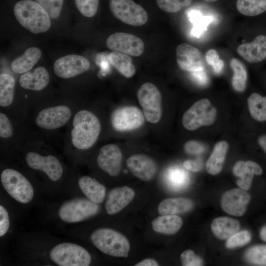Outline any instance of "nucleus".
<instances>
[{
  "label": "nucleus",
  "mask_w": 266,
  "mask_h": 266,
  "mask_svg": "<svg viewBox=\"0 0 266 266\" xmlns=\"http://www.w3.org/2000/svg\"><path fill=\"white\" fill-rule=\"evenodd\" d=\"M238 54L249 63H258L266 57V36L259 35L249 43L240 44L237 48Z\"/></svg>",
  "instance_id": "aec40b11"
},
{
  "label": "nucleus",
  "mask_w": 266,
  "mask_h": 266,
  "mask_svg": "<svg viewBox=\"0 0 266 266\" xmlns=\"http://www.w3.org/2000/svg\"><path fill=\"white\" fill-rule=\"evenodd\" d=\"M190 19L194 24L200 21L203 16L198 11H192L189 14Z\"/></svg>",
  "instance_id": "8fccbe9b"
},
{
  "label": "nucleus",
  "mask_w": 266,
  "mask_h": 266,
  "mask_svg": "<svg viewBox=\"0 0 266 266\" xmlns=\"http://www.w3.org/2000/svg\"><path fill=\"white\" fill-rule=\"evenodd\" d=\"M26 160L31 168L44 172L53 181L58 180L63 175L62 166L59 160L54 156H43L30 152L27 154Z\"/></svg>",
  "instance_id": "ddd939ff"
},
{
  "label": "nucleus",
  "mask_w": 266,
  "mask_h": 266,
  "mask_svg": "<svg viewBox=\"0 0 266 266\" xmlns=\"http://www.w3.org/2000/svg\"><path fill=\"white\" fill-rule=\"evenodd\" d=\"M78 183L80 190L88 199L98 204L103 202L106 189L97 180L88 176H83L79 178Z\"/></svg>",
  "instance_id": "5701e85b"
},
{
  "label": "nucleus",
  "mask_w": 266,
  "mask_h": 266,
  "mask_svg": "<svg viewBox=\"0 0 266 266\" xmlns=\"http://www.w3.org/2000/svg\"><path fill=\"white\" fill-rule=\"evenodd\" d=\"M182 224V218L178 215H161L152 221V227L156 233L173 234L180 229Z\"/></svg>",
  "instance_id": "bb28decb"
},
{
  "label": "nucleus",
  "mask_w": 266,
  "mask_h": 266,
  "mask_svg": "<svg viewBox=\"0 0 266 266\" xmlns=\"http://www.w3.org/2000/svg\"><path fill=\"white\" fill-rule=\"evenodd\" d=\"M193 206V202L189 199L168 198L160 202L158 211L160 215H176L188 212Z\"/></svg>",
  "instance_id": "393cba45"
},
{
  "label": "nucleus",
  "mask_w": 266,
  "mask_h": 266,
  "mask_svg": "<svg viewBox=\"0 0 266 266\" xmlns=\"http://www.w3.org/2000/svg\"><path fill=\"white\" fill-rule=\"evenodd\" d=\"M49 257L60 266H88L91 262L89 252L84 247L74 243L65 242L54 246Z\"/></svg>",
  "instance_id": "20e7f679"
},
{
  "label": "nucleus",
  "mask_w": 266,
  "mask_h": 266,
  "mask_svg": "<svg viewBox=\"0 0 266 266\" xmlns=\"http://www.w3.org/2000/svg\"><path fill=\"white\" fill-rule=\"evenodd\" d=\"M211 17L206 16L194 24L192 33L195 36L199 37L206 30L208 24L211 22Z\"/></svg>",
  "instance_id": "c03bdc74"
},
{
  "label": "nucleus",
  "mask_w": 266,
  "mask_h": 266,
  "mask_svg": "<svg viewBox=\"0 0 266 266\" xmlns=\"http://www.w3.org/2000/svg\"><path fill=\"white\" fill-rule=\"evenodd\" d=\"M108 49L133 57L140 56L144 50V44L139 37L129 33H116L106 40Z\"/></svg>",
  "instance_id": "9b49d317"
},
{
  "label": "nucleus",
  "mask_w": 266,
  "mask_h": 266,
  "mask_svg": "<svg viewBox=\"0 0 266 266\" xmlns=\"http://www.w3.org/2000/svg\"><path fill=\"white\" fill-rule=\"evenodd\" d=\"M126 165L135 177L144 181L152 180L156 174L158 168L153 159L142 154L130 157L126 161Z\"/></svg>",
  "instance_id": "f3484780"
},
{
  "label": "nucleus",
  "mask_w": 266,
  "mask_h": 266,
  "mask_svg": "<svg viewBox=\"0 0 266 266\" xmlns=\"http://www.w3.org/2000/svg\"><path fill=\"white\" fill-rule=\"evenodd\" d=\"M193 79L199 85L205 86L208 83V77L204 68L191 72Z\"/></svg>",
  "instance_id": "49530a36"
},
{
  "label": "nucleus",
  "mask_w": 266,
  "mask_h": 266,
  "mask_svg": "<svg viewBox=\"0 0 266 266\" xmlns=\"http://www.w3.org/2000/svg\"><path fill=\"white\" fill-rule=\"evenodd\" d=\"M109 8L116 18L131 26H142L148 19L145 10L132 0H110Z\"/></svg>",
  "instance_id": "1a4fd4ad"
},
{
  "label": "nucleus",
  "mask_w": 266,
  "mask_h": 266,
  "mask_svg": "<svg viewBox=\"0 0 266 266\" xmlns=\"http://www.w3.org/2000/svg\"><path fill=\"white\" fill-rule=\"evenodd\" d=\"M185 152L191 155H199L204 151V146L200 143L195 141L190 140L185 143L184 145Z\"/></svg>",
  "instance_id": "a18cd8bd"
},
{
  "label": "nucleus",
  "mask_w": 266,
  "mask_h": 266,
  "mask_svg": "<svg viewBox=\"0 0 266 266\" xmlns=\"http://www.w3.org/2000/svg\"><path fill=\"white\" fill-rule=\"evenodd\" d=\"M259 142L261 146L266 152V135L261 136L259 138Z\"/></svg>",
  "instance_id": "3c124183"
},
{
  "label": "nucleus",
  "mask_w": 266,
  "mask_h": 266,
  "mask_svg": "<svg viewBox=\"0 0 266 266\" xmlns=\"http://www.w3.org/2000/svg\"><path fill=\"white\" fill-rule=\"evenodd\" d=\"M230 65L233 70L232 80L233 87L235 90L242 92L245 88L247 79L245 66L242 62L236 58L231 59Z\"/></svg>",
  "instance_id": "2f4dec72"
},
{
  "label": "nucleus",
  "mask_w": 266,
  "mask_h": 266,
  "mask_svg": "<svg viewBox=\"0 0 266 266\" xmlns=\"http://www.w3.org/2000/svg\"><path fill=\"white\" fill-rule=\"evenodd\" d=\"M250 200V196L244 190L235 188L226 191L221 200L223 210L235 216H242Z\"/></svg>",
  "instance_id": "dca6fc26"
},
{
  "label": "nucleus",
  "mask_w": 266,
  "mask_h": 266,
  "mask_svg": "<svg viewBox=\"0 0 266 266\" xmlns=\"http://www.w3.org/2000/svg\"><path fill=\"white\" fill-rule=\"evenodd\" d=\"M233 171L234 175L239 178L236 183L242 189L247 190L250 189L253 175H260L262 169L256 163L253 161H238L234 165Z\"/></svg>",
  "instance_id": "4be33fe9"
},
{
  "label": "nucleus",
  "mask_w": 266,
  "mask_h": 266,
  "mask_svg": "<svg viewBox=\"0 0 266 266\" xmlns=\"http://www.w3.org/2000/svg\"><path fill=\"white\" fill-rule=\"evenodd\" d=\"M47 12L51 19L58 18L63 9L65 0H34Z\"/></svg>",
  "instance_id": "e433bc0d"
},
{
  "label": "nucleus",
  "mask_w": 266,
  "mask_h": 266,
  "mask_svg": "<svg viewBox=\"0 0 266 266\" xmlns=\"http://www.w3.org/2000/svg\"><path fill=\"white\" fill-rule=\"evenodd\" d=\"M137 97L146 121L158 123L162 116V95L158 88L153 83H145L138 90Z\"/></svg>",
  "instance_id": "423d86ee"
},
{
  "label": "nucleus",
  "mask_w": 266,
  "mask_h": 266,
  "mask_svg": "<svg viewBox=\"0 0 266 266\" xmlns=\"http://www.w3.org/2000/svg\"><path fill=\"white\" fill-rule=\"evenodd\" d=\"M205 60L207 63L212 67L215 73L219 74L223 70L224 63L220 59L218 53L215 49H210L206 52Z\"/></svg>",
  "instance_id": "ea45409f"
},
{
  "label": "nucleus",
  "mask_w": 266,
  "mask_h": 266,
  "mask_svg": "<svg viewBox=\"0 0 266 266\" xmlns=\"http://www.w3.org/2000/svg\"><path fill=\"white\" fill-rule=\"evenodd\" d=\"M228 149V144L226 141L216 144L206 164V169L208 173L216 175L221 171Z\"/></svg>",
  "instance_id": "cd10ccee"
},
{
  "label": "nucleus",
  "mask_w": 266,
  "mask_h": 266,
  "mask_svg": "<svg viewBox=\"0 0 266 266\" xmlns=\"http://www.w3.org/2000/svg\"><path fill=\"white\" fill-rule=\"evenodd\" d=\"M251 239V234L249 231L244 230L236 232L227 239L226 246L229 249L243 246L248 244Z\"/></svg>",
  "instance_id": "58836bf2"
},
{
  "label": "nucleus",
  "mask_w": 266,
  "mask_h": 266,
  "mask_svg": "<svg viewBox=\"0 0 266 266\" xmlns=\"http://www.w3.org/2000/svg\"><path fill=\"white\" fill-rule=\"evenodd\" d=\"M112 128L117 132H128L141 127L145 122V117L137 107L123 106L115 109L111 115Z\"/></svg>",
  "instance_id": "9d476101"
},
{
  "label": "nucleus",
  "mask_w": 266,
  "mask_h": 266,
  "mask_svg": "<svg viewBox=\"0 0 266 266\" xmlns=\"http://www.w3.org/2000/svg\"><path fill=\"white\" fill-rule=\"evenodd\" d=\"M166 177L168 184L175 190H180L185 188L189 183L188 173L178 167L170 168L167 171Z\"/></svg>",
  "instance_id": "72a5a7b5"
},
{
  "label": "nucleus",
  "mask_w": 266,
  "mask_h": 266,
  "mask_svg": "<svg viewBox=\"0 0 266 266\" xmlns=\"http://www.w3.org/2000/svg\"><path fill=\"white\" fill-rule=\"evenodd\" d=\"M89 60L82 56L70 54L58 59L54 64V71L59 77L67 79L88 70Z\"/></svg>",
  "instance_id": "f8f14e48"
},
{
  "label": "nucleus",
  "mask_w": 266,
  "mask_h": 266,
  "mask_svg": "<svg viewBox=\"0 0 266 266\" xmlns=\"http://www.w3.org/2000/svg\"><path fill=\"white\" fill-rule=\"evenodd\" d=\"M246 260L257 266H266V245H257L248 249L245 254Z\"/></svg>",
  "instance_id": "f704fd0d"
},
{
  "label": "nucleus",
  "mask_w": 266,
  "mask_h": 266,
  "mask_svg": "<svg viewBox=\"0 0 266 266\" xmlns=\"http://www.w3.org/2000/svg\"><path fill=\"white\" fill-rule=\"evenodd\" d=\"M134 196L133 190L127 186L112 189L108 194L105 204L107 213L112 215L118 213L133 200Z\"/></svg>",
  "instance_id": "6ab92c4d"
},
{
  "label": "nucleus",
  "mask_w": 266,
  "mask_h": 266,
  "mask_svg": "<svg viewBox=\"0 0 266 266\" xmlns=\"http://www.w3.org/2000/svg\"><path fill=\"white\" fill-rule=\"evenodd\" d=\"M184 168L188 170L197 172L200 170L202 167V162L200 159L188 160L183 163Z\"/></svg>",
  "instance_id": "de8ad7c7"
},
{
  "label": "nucleus",
  "mask_w": 266,
  "mask_h": 266,
  "mask_svg": "<svg viewBox=\"0 0 266 266\" xmlns=\"http://www.w3.org/2000/svg\"><path fill=\"white\" fill-rule=\"evenodd\" d=\"M15 81L14 78L9 74L1 73L0 75V105L6 107L13 102Z\"/></svg>",
  "instance_id": "c756f323"
},
{
  "label": "nucleus",
  "mask_w": 266,
  "mask_h": 266,
  "mask_svg": "<svg viewBox=\"0 0 266 266\" xmlns=\"http://www.w3.org/2000/svg\"><path fill=\"white\" fill-rule=\"evenodd\" d=\"M135 266H158L159 263L157 261L152 258H148L143 260L142 261L136 264Z\"/></svg>",
  "instance_id": "09e8293b"
},
{
  "label": "nucleus",
  "mask_w": 266,
  "mask_h": 266,
  "mask_svg": "<svg viewBox=\"0 0 266 266\" xmlns=\"http://www.w3.org/2000/svg\"><path fill=\"white\" fill-rule=\"evenodd\" d=\"M71 116L70 109L65 105H59L43 109L36 117L38 127L47 130H53L65 125Z\"/></svg>",
  "instance_id": "4468645a"
},
{
  "label": "nucleus",
  "mask_w": 266,
  "mask_h": 266,
  "mask_svg": "<svg viewBox=\"0 0 266 266\" xmlns=\"http://www.w3.org/2000/svg\"><path fill=\"white\" fill-rule=\"evenodd\" d=\"M41 56V51L39 48L35 47L29 48L23 55L12 62L11 69L17 74L27 72L32 69Z\"/></svg>",
  "instance_id": "b1692460"
},
{
  "label": "nucleus",
  "mask_w": 266,
  "mask_h": 266,
  "mask_svg": "<svg viewBox=\"0 0 266 266\" xmlns=\"http://www.w3.org/2000/svg\"><path fill=\"white\" fill-rule=\"evenodd\" d=\"M10 226L9 218L7 210L0 205V236H2L7 232Z\"/></svg>",
  "instance_id": "37998d69"
},
{
  "label": "nucleus",
  "mask_w": 266,
  "mask_h": 266,
  "mask_svg": "<svg viewBox=\"0 0 266 266\" xmlns=\"http://www.w3.org/2000/svg\"><path fill=\"white\" fill-rule=\"evenodd\" d=\"M176 61L183 70L193 72L203 68L200 50L186 43L179 44L176 50Z\"/></svg>",
  "instance_id": "a211bd4d"
},
{
  "label": "nucleus",
  "mask_w": 266,
  "mask_h": 266,
  "mask_svg": "<svg viewBox=\"0 0 266 266\" xmlns=\"http://www.w3.org/2000/svg\"><path fill=\"white\" fill-rule=\"evenodd\" d=\"M2 185L6 192L16 201L24 204L33 199L34 191L30 181L18 171L7 168L0 175Z\"/></svg>",
  "instance_id": "39448f33"
},
{
  "label": "nucleus",
  "mask_w": 266,
  "mask_h": 266,
  "mask_svg": "<svg viewBox=\"0 0 266 266\" xmlns=\"http://www.w3.org/2000/svg\"><path fill=\"white\" fill-rule=\"evenodd\" d=\"M49 80V74L46 69L38 66L23 73L19 78V82L20 85L25 89L38 91L45 88Z\"/></svg>",
  "instance_id": "412c9836"
},
{
  "label": "nucleus",
  "mask_w": 266,
  "mask_h": 266,
  "mask_svg": "<svg viewBox=\"0 0 266 266\" xmlns=\"http://www.w3.org/2000/svg\"><path fill=\"white\" fill-rule=\"evenodd\" d=\"M78 11L86 17L94 16L98 9L99 0H74Z\"/></svg>",
  "instance_id": "4c0bfd02"
},
{
  "label": "nucleus",
  "mask_w": 266,
  "mask_h": 266,
  "mask_svg": "<svg viewBox=\"0 0 266 266\" xmlns=\"http://www.w3.org/2000/svg\"><path fill=\"white\" fill-rule=\"evenodd\" d=\"M13 134L11 124L7 117L3 113H0V136L2 138H9Z\"/></svg>",
  "instance_id": "79ce46f5"
},
{
  "label": "nucleus",
  "mask_w": 266,
  "mask_h": 266,
  "mask_svg": "<svg viewBox=\"0 0 266 266\" xmlns=\"http://www.w3.org/2000/svg\"><path fill=\"white\" fill-rule=\"evenodd\" d=\"M193 0H156L158 6L168 13H176L189 6Z\"/></svg>",
  "instance_id": "c9c22d12"
},
{
  "label": "nucleus",
  "mask_w": 266,
  "mask_h": 266,
  "mask_svg": "<svg viewBox=\"0 0 266 266\" xmlns=\"http://www.w3.org/2000/svg\"><path fill=\"white\" fill-rule=\"evenodd\" d=\"M99 205L89 199L76 198L65 202L58 212L60 219L67 223H76L96 215Z\"/></svg>",
  "instance_id": "0eeeda50"
},
{
  "label": "nucleus",
  "mask_w": 266,
  "mask_h": 266,
  "mask_svg": "<svg viewBox=\"0 0 266 266\" xmlns=\"http://www.w3.org/2000/svg\"><path fill=\"white\" fill-rule=\"evenodd\" d=\"M180 259L184 266H200L203 264L202 259L190 249L184 251L180 255Z\"/></svg>",
  "instance_id": "a19ab883"
},
{
  "label": "nucleus",
  "mask_w": 266,
  "mask_h": 266,
  "mask_svg": "<svg viewBox=\"0 0 266 266\" xmlns=\"http://www.w3.org/2000/svg\"><path fill=\"white\" fill-rule=\"evenodd\" d=\"M236 6L240 14L255 16L266 11V0H237Z\"/></svg>",
  "instance_id": "7c9ffc66"
},
{
  "label": "nucleus",
  "mask_w": 266,
  "mask_h": 266,
  "mask_svg": "<svg viewBox=\"0 0 266 266\" xmlns=\"http://www.w3.org/2000/svg\"><path fill=\"white\" fill-rule=\"evenodd\" d=\"M204 1H206L207 2H214V1H216L218 0H204Z\"/></svg>",
  "instance_id": "864d4df0"
},
{
  "label": "nucleus",
  "mask_w": 266,
  "mask_h": 266,
  "mask_svg": "<svg viewBox=\"0 0 266 266\" xmlns=\"http://www.w3.org/2000/svg\"><path fill=\"white\" fill-rule=\"evenodd\" d=\"M239 228L240 223L237 220L226 217L215 218L211 225V229L213 234L218 239L222 240L228 239L237 232Z\"/></svg>",
  "instance_id": "a878e982"
},
{
  "label": "nucleus",
  "mask_w": 266,
  "mask_h": 266,
  "mask_svg": "<svg viewBox=\"0 0 266 266\" xmlns=\"http://www.w3.org/2000/svg\"><path fill=\"white\" fill-rule=\"evenodd\" d=\"M95 246L102 253L113 257L127 258L130 250L129 240L121 233L109 228H100L91 234Z\"/></svg>",
  "instance_id": "7ed1b4c3"
},
{
  "label": "nucleus",
  "mask_w": 266,
  "mask_h": 266,
  "mask_svg": "<svg viewBox=\"0 0 266 266\" xmlns=\"http://www.w3.org/2000/svg\"><path fill=\"white\" fill-rule=\"evenodd\" d=\"M109 61L116 69L125 77L131 78L135 74L136 69L130 56L113 51L109 54Z\"/></svg>",
  "instance_id": "c85d7f7f"
},
{
  "label": "nucleus",
  "mask_w": 266,
  "mask_h": 266,
  "mask_svg": "<svg viewBox=\"0 0 266 266\" xmlns=\"http://www.w3.org/2000/svg\"><path fill=\"white\" fill-rule=\"evenodd\" d=\"M248 103L250 114L254 119L261 121L266 120V97L253 93L249 97Z\"/></svg>",
  "instance_id": "473e14b6"
},
{
  "label": "nucleus",
  "mask_w": 266,
  "mask_h": 266,
  "mask_svg": "<svg viewBox=\"0 0 266 266\" xmlns=\"http://www.w3.org/2000/svg\"><path fill=\"white\" fill-rule=\"evenodd\" d=\"M71 137L73 145L86 150L96 142L101 130L98 117L92 112L81 110L76 113L72 122Z\"/></svg>",
  "instance_id": "f257e3e1"
},
{
  "label": "nucleus",
  "mask_w": 266,
  "mask_h": 266,
  "mask_svg": "<svg viewBox=\"0 0 266 266\" xmlns=\"http://www.w3.org/2000/svg\"><path fill=\"white\" fill-rule=\"evenodd\" d=\"M14 15L20 25L33 33L47 31L51 18L45 9L34 0H19L13 6Z\"/></svg>",
  "instance_id": "f03ea898"
},
{
  "label": "nucleus",
  "mask_w": 266,
  "mask_h": 266,
  "mask_svg": "<svg viewBox=\"0 0 266 266\" xmlns=\"http://www.w3.org/2000/svg\"><path fill=\"white\" fill-rule=\"evenodd\" d=\"M216 116V109L207 99L195 102L183 114L182 124L187 130L194 131L202 126L212 124Z\"/></svg>",
  "instance_id": "6e6552de"
},
{
  "label": "nucleus",
  "mask_w": 266,
  "mask_h": 266,
  "mask_svg": "<svg viewBox=\"0 0 266 266\" xmlns=\"http://www.w3.org/2000/svg\"><path fill=\"white\" fill-rule=\"evenodd\" d=\"M122 154L119 147L114 144L102 146L97 159L99 166L111 176H117L122 168Z\"/></svg>",
  "instance_id": "2eb2a0df"
},
{
  "label": "nucleus",
  "mask_w": 266,
  "mask_h": 266,
  "mask_svg": "<svg viewBox=\"0 0 266 266\" xmlns=\"http://www.w3.org/2000/svg\"><path fill=\"white\" fill-rule=\"evenodd\" d=\"M260 236L262 240L266 241V226L262 228L260 231Z\"/></svg>",
  "instance_id": "603ef678"
}]
</instances>
